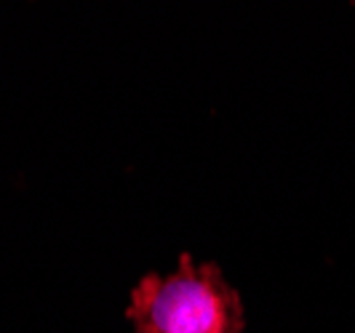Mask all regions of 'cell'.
I'll return each mask as SVG.
<instances>
[{
	"label": "cell",
	"instance_id": "obj_1",
	"mask_svg": "<svg viewBox=\"0 0 355 333\" xmlns=\"http://www.w3.org/2000/svg\"><path fill=\"white\" fill-rule=\"evenodd\" d=\"M125 317L137 333H243L246 315L241 294L219 264H196L179 256L177 272H147L134 285Z\"/></svg>",
	"mask_w": 355,
	"mask_h": 333
}]
</instances>
